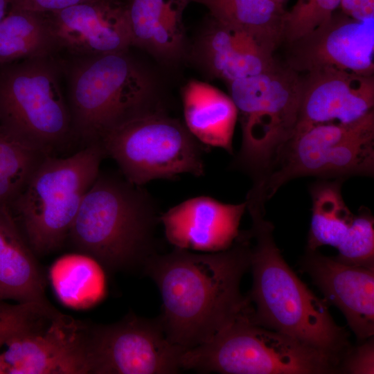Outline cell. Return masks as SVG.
<instances>
[{
    "label": "cell",
    "instance_id": "1",
    "mask_svg": "<svg viewBox=\"0 0 374 374\" xmlns=\"http://www.w3.org/2000/svg\"><path fill=\"white\" fill-rule=\"evenodd\" d=\"M143 266L161 294L163 330L185 350L206 342L251 308L240 290L249 269L244 231L224 251L199 254L175 248L167 254L153 253Z\"/></svg>",
    "mask_w": 374,
    "mask_h": 374
},
{
    "label": "cell",
    "instance_id": "2",
    "mask_svg": "<svg viewBox=\"0 0 374 374\" xmlns=\"http://www.w3.org/2000/svg\"><path fill=\"white\" fill-rule=\"evenodd\" d=\"M251 227L244 231L249 245L253 285L247 298L254 305L249 318L323 350L340 361L351 347L348 331L333 320L329 304L317 296L284 260L265 219V204L247 199Z\"/></svg>",
    "mask_w": 374,
    "mask_h": 374
},
{
    "label": "cell",
    "instance_id": "3",
    "mask_svg": "<svg viewBox=\"0 0 374 374\" xmlns=\"http://www.w3.org/2000/svg\"><path fill=\"white\" fill-rule=\"evenodd\" d=\"M67 77L73 135L86 145L134 118L165 112L154 74L128 51L73 56L62 62Z\"/></svg>",
    "mask_w": 374,
    "mask_h": 374
},
{
    "label": "cell",
    "instance_id": "4",
    "mask_svg": "<svg viewBox=\"0 0 374 374\" xmlns=\"http://www.w3.org/2000/svg\"><path fill=\"white\" fill-rule=\"evenodd\" d=\"M159 218L152 199L123 176L99 172L70 228L75 248L109 269L144 264Z\"/></svg>",
    "mask_w": 374,
    "mask_h": 374
},
{
    "label": "cell",
    "instance_id": "5",
    "mask_svg": "<svg viewBox=\"0 0 374 374\" xmlns=\"http://www.w3.org/2000/svg\"><path fill=\"white\" fill-rule=\"evenodd\" d=\"M251 308L211 339L186 349L181 369L226 374H329L340 360L290 335L255 324Z\"/></svg>",
    "mask_w": 374,
    "mask_h": 374
},
{
    "label": "cell",
    "instance_id": "6",
    "mask_svg": "<svg viewBox=\"0 0 374 374\" xmlns=\"http://www.w3.org/2000/svg\"><path fill=\"white\" fill-rule=\"evenodd\" d=\"M105 155L100 143H91L65 158L47 154L34 170L12 204L35 254L55 251L68 237Z\"/></svg>",
    "mask_w": 374,
    "mask_h": 374
},
{
    "label": "cell",
    "instance_id": "7",
    "mask_svg": "<svg viewBox=\"0 0 374 374\" xmlns=\"http://www.w3.org/2000/svg\"><path fill=\"white\" fill-rule=\"evenodd\" d=\"M242 127V145L233 166L261 181L298 123L302 76L277 65L229 82Z\"/></svg>",
    "mask_w": 374,
    "mask_h": 374
},
{
    "label": "cell",
    "instance_id": "8",
    "mask_svg": "<svg viewBox=\"0 0 374 374\" xmlns=\"http://www.w3.org/2000/svg\"><path fill=\"white\" fill-rule=\"evenodd\" d=\"M89 331L50 303L9 304L0 318L2 373H88Z\"/></svg>",
    "mask_w": 374,
    "mask_h": 374
},
{
    "label": "cell",
    "instance_id": "9",
    "mask_svg": "<svg viewBox=\"0 0 374 374\" xmlns=\"http://www.w3.org/2000/svg\"><path fill=\"white\" fill-rule=\"evenodd\" d=\"M62 71L53 55L0 65V127L44 154L74 136Z\"/></svg>",
    "mask_w": 374,
    "mask_h": 374
},
{
    "label": "cell",
    "instance_id": "10",
    "mask_svg": "<svg viewBox=\"0 0 374 374\" xmlns=\"http://www.w3.org/2000/svg\"><path fill=\"white\" fill-rule=\"evenodd\" d=\"M374 173V110L350 123L297 127L279 150L266 177L253 184L266 202L296 177L341 179Z\"/></svg>",
    "mask_w": 374,
    "mask_h": 374
},
{
    "label": "cell",
    "instance_id": "11",
    "mask_svg": "<svg viewBox=\"0 0 374 374\" xmlns=\"http://www.w3.org/2000/svg\"><path fill=\"white\" fill-rule=\"evenodd\" d=\"M100 144L123 176L137 186L184 173L196 177L204 174L205 145L184 123L165 112L130 120L109 131Z\"/></svg>",
    "mask_w": 374,
    "mask_h": 374
},
{
    "label": "cell",
    "instance_id": "12",
    "mask_svg": "<svg viewBox=\"0 0 374 374\" xmlns=\"http://www.w3.org/2000/svg\"><path fill=\"white\" fill-rule=\"evenodd\" d=\"M184 350L168 340L159 320L130 316L114 324L90 327L89 373H177Z\"/></svg>",
    "mask_w": 374,
    "mask_h": 374
},
{
    "label": "cell",
    "instance_id": "13",
    "mask_svg": "<svg viewBox=\"0 0 374 374\" xmlns=\"http://www.w3.org/2000/svg\"><path fill=\"white\" fill-rule=\"evenodd\" d=\"M290 44L287 66L298 73L332 67L373 75L374 19L359 21L334 12Z\"/></svg>",
    "mask_w": 374,
    "mask_h": 374
},
{
    "label": "cell",
    "instance_id": "14",
    "mask_svg": "<svg viewBox=\"0 0 374 374\" xmlns=\"http://www.w3.org/2000/svg\"><path fill=\"white\" fill-rule=\"evenodd\" d=\"M47 15L57 50L73 56L117 53L132 46L125 0H91Z\"/></svg>",
    "mask_w": 374,
    "mask_h": 374
},
{
    "label": "cell",
    "instance_id": "15",
    "mask_svg": "<svg viewBox=\"0 0 374 374\" xmlns=\"http://www.w3.org/2000/svg\"><path fill=\"white\" fill-rule=\"evenodd\" d=\"M374 76L323 67L302 76L297 127L350 123L373 110Z\"/></svg>",
    "mask_w": 374,
    "mask_h": 374
},
{
    "label": "cell",
    "instance_id": "16",
    "mask_svg": "<svg viewBox=\"0 0 374 374\" xmlns=\"http://www.w3.org/2000/svg\"><path fill=\"white\" fill-rule=\"evenodd\" d=\"M301 267L327 303L342 312L359 342L373 337L374 268L346 263L317 249L306 250Z\"/></svg>",
    "mask_w": 374,
    "mask_h": 374
},
{
    "label": "cell",
    "instance_id": "17",
    "mask_svg": "<svg viewBox=\"0 0 374 374\" xmlns=\"http://www.w3.org/2000/svg\"><path fill=\"white\" fill-rule=\"evenodd\" d=\"M246 208V202L226 204L199 196L172 207L159 220L175 248L218 252L231 247L238 238Z\"/></svg>",
    "mask_w": 374,
    "mask_h": 374
},
{
    "label": "cell",
    "instance_id": "18",
    "mask_svg": "<svg viewBox=\"0 0 374 374\" xmlns=\"http://www.w3.org/2000/svg\"><path fill=\"white\" fill-rule=\"evenodd\" d=\"M186 55L208 77L228 83L278 65L249 35L231 29L209 14Z\"/></svg>",
    "mask_w": 374,
    "mask_h": 374
},
{
    "label": "cell",
    "instance_id": "19",
    "mask_svg": "<svg viewBox=\"0 0 374 374\" xmlns=\"http://www.w3.org/2000/svg\"><path fill=\"white\" fill-rule=\"evenodd\" d=\"M132 46L166 64L187 53L184 13L190 0H125Z\"/></svg>",
    "mask_w": 374,
    "mask_h": 374
},
{
    "label": "cell",
    "instance_id": "20",
    "mask_svg": "<svg viewBox=\"0 0 374 374\" xmlns=\"http://www.w3.org/2000/svg\"><path fill=\"white\" fill-rule=\"evenodd\" d=\"M46 279L10 206L0 204V301L49 303Z\"/></svg>",
    "mask_w": 374,
    "mask_h": 374
},
{
    "label": "cell",
    "instance_id": "21",
    "mask_svg": "<svg viewBox=\"0 0 374 374\" xmlns=\"http://www.w3.org/2000/svg\"><path fill=\"white\" fill-rule=\"evenodd\" d=\"M184 124L206 146L233 154L238 110L231 98L202 81L190 80L181 89Z\"/></svg>",
    "mask_w": 374,
    "mask_h": 374
},
{
    "label": "cell",
    "instance_id": "22",
    "mask_svg": "<svg viewBox=\"0 0 374 374\" xmlns=\"http://www.w3.org/2000/svg\"><path fill=\"white\" fill-rule=\"evenodd\" d=\"M204 6L208 14L234 30L251 36L272 55L284 40L285 11L277 0H190Z\"/></svg>",
    "mask_w": 374,
    "mask_h": 374
},
{
    "label": "cell",
    "instance_id": "23",
    "mask_svg": "<svg viewBox=\"0 0 374 374\" xmlns=\"http://www.w3.org/2000/svg\"><path fill=\"white\" fill-rule=\"evenodd\" d=\"M343 180H322L310 188L312 218L307 249L329 245L340 251L350 240L356 226V215L346 205L341 193Z\"/></svg>",
    "mask_w": 374,
    "mask_h": 374
},
{
    "label": "cell",
    "instance_id": "24",
    "mask_svg": "<svg viewBox=\"0 0 374 374\" xmlns=\"http://www.w3.org/2000/svg\"><path fill=\"white\" fill-rule=\"evenodd\" d=\"M57 50L47 13L10 9L0 22V65L53 55Z\"/></svg>",
    "mask_w": 374,
    "mask_h": 374
},
{
    "label": "cell",
    "instance_id": "25",
    "mask_svg": "<svg viewBox=\"0 0 374 374\" xmlns=\"http://www.w3.org/2000/svg\"><path fill=\"white\" fill-rule=\"evenodd\" d=\"M100 263L82 253L68 254L57 260L51 278L60 299L73 307L97 303L105 294V276Z\"/></svg>",
    "mask_w": 374,
    "mask_h": 374
},
{
    "label": "cell",
    "instance_id": "26",
    "mask_svg": "<svg viewBox=\"0 0 374 374\" xmlns=\"http://www.w3.org/2000/svg\"><path fill=\"white\" fill-rule=\"evenodd\" d=\"M46 155L0 127V204L12 203Z\"/></svg>",
    "mask_w": 374,
    "mask_h": 374
},
{
    "label": "cell",
    "instance_id": "27",
    "mask_svg": "<svg viewBox=\"0 0 374 374\" xmlns=\"http://www.w3.org/2000/svg\"><path fill=\"white\" fill-rule=\"evenodd\" d=\"M340 0H297L284 15V40L289 44L313 30L339 6Z\"/></svg>",
    "mask_w": 374,
    "mask_h": 374
},
{
    "label": "cell",
    "instance_id": "28",
    "mask_svg": "<svg viewBox=\"0 0 374 374\" xmlns=\"http://www.w3.org/2000/svg\"><path fill=\"white\" fill-rule=\"evenodd\" d=\"M355 348H350L343 356L339 373L349 374L374 373V341L371 337Z\"/></svg>",
    "mask_w": 374,
    "mask_h": 374
},
{
    "label": "cell",
    "instance_id": "29",
    "mask_svg": "<svg viewBox=\"0 0 374 374\" xmlns=\"http://www.w3.org/2000/svg\"><path fill=\"white\" fill-rule=\"evenodd\" d=\"M91 0H10L11 9L52 12Z\"/></svg>",
    "mask_w": 374,
    "mask_h": 374
},
{
    "label": "cell",
    "instance_id": "30",
    "mask_svg": "<svg viewBox=\"0 0 374 374\" xmlns=\"http://www.w3.org/2000/svg\"><path fill=\"white\" fill-rule=\"evenodd\" d=\"M341 12L356 20L374 19V0H340Z\"/></svg>",
    "mask_w": 374,
    "mask_h": 374
},
{
    "label": "cell",
    "instance_id": "31",
    "mask_svg": "<svg viewBox=\"0 0 374 374\" xmlns=\"http://www.w3.org/2000/svg\"><path fill=\"white\" fill-rule=\"evenodd\" d=\"M8 6H10V0H0V22L6 15Z\"/></svg>",
    "mask_w": 374,
    "mask_h": 374
},
{
    "label": "cell",
    "instance_id": "32",
    "mask_svg": "<svg viewBox=\"0 0 374 374\" xmlns=\"http://www.w3.org/2000/svg\"><path fill=\"white\" fill-rule=\"evenodd\" d=\"M277 1H278L280 3H281L283 4V3H284V1H285V0H277Z\"/></svg>",
    "mask_w": 374,
    "mask_h": 374
}]
</instances>
